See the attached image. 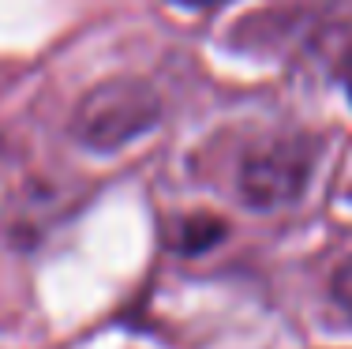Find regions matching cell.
Returning <instances> with one entry per match:
<instances>
[{
    "label": "cell",
    "instance_id": "6",
    "mask_svg": "<svg viewBox=\"0 0 352 349\" xmlns=\"http://www.w3.org/2000/svg\"><path fill=\"white\" fill-rule=\"evenodd\" d=\"M180 4H191V8H206V4H217V0H180Z\"/></svg>",
    "mask_w": 352,
    "mask_h": 349
},
{
    "label": "cell",
    "instance_id": "1",
    "mask_svg": "<svg viewBox=\"0 0 352 349\" xmlns=\"http://www.w3.org/2000/svg\"><path fill=\"white\" fill-rule=\"evenodd\" d=\"M154 120H157L154 90L135 79H116V83H102L98 90H90L82 98L72 128L87 147L113 151V147H124L128 139L142 136Z\"/></svg>",
    "mask_w": 352,
    "mask_h": 349
},
{
    "label": "cell",
    "instance_id": "3",
    "mask_svg": "<svg viewBox=\"0 0 352 349\" xmlns=\"http://www.w3.org/2000/svg\"><path fill=\"white\" fill-rule=\"evenodd\" d=\"M217 237H225V226L217 218H210V214H191V218L180 222V229H176L173 244L180 248V252H203V248H210Z\"/></svg>",
    "mask_w": 352,
    "mask_h": 349
},
{
    "label": "cell",
    "instance_id": "2",
    "mask_svg": "<svg viewBox=\"0 0 352 349\" xmlns=\"http://www.w3.org/2000/svg\"><path fill=\"white\" fill-rule=\"evenodd\" d=\"M315 165V151L304 139H278L251 151L240 165V195L251 207H281L292 203L307 184Z\"/></svg>",
    "mask_w": 352,
    "mask_h": 349
},
{
    "label": "cell",
    "instance_id": "4",
    "mask_svg": "<svg viewBox=\"0 0 352 349\" xmlns=\"http://www.w3.org/2000/svg\"><path fill=\"white\" fill-rule=\"evenodd\" d=\"M333 297H338V304L352 315V255L338 267V274H333Z\"/></svg>",
    "mask_w": 352,
    "mask_h": 349
},
{
    "label": "cell",
    "instance_id": "5",
    "mask_svg": "<svg viewBox=\"0 0 352 349\" xmlns=\"http://www.w3.org/2000/svg\"><path fill=\"white\" fill-rule=\"evenodd\" d=\"M341 83H345V90H349V102H352V53L345 56V64H341Z\"/></svg>",
    "mask_w": 352,
    "mask_h": 349
}]
</instances>
